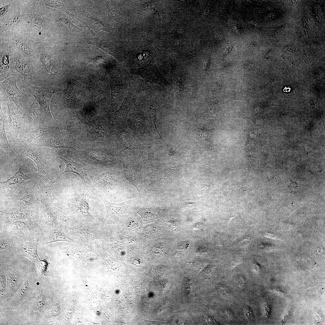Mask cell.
<instances>
[{
  "label": "cell",
  "instance_id": "1",
  "mask_svg": "<svg viewBox=\"0 0 325 325\" xmlns=\"http://www.w3.org/2000/svg\"><path fill=\"white\" fill-rule=\"evenodd\" d=\"M16 82L14 77L7 78L1 82L0 90L7 101L14 102L23 114L30 106L26 104L25 94L18 88Z\"/></svg>",
  "mask_w": 325,
  "mask_h": 325
},
{
  "label": "cell",
  "instance_id": "2",
  "mask_svg": "<svg viewBox=\"0 0 325 325\" xmlns=\"http://www.w3.org/2000/svg\"><path fill=\"white\" fill-rule=\"evenodd\" d=\"M54 128L50 127H43L39 130L34 138L26 144L38 148L46 147L53 148L68 147L58 138Z\"/></svg>",
  "mask_w": 325,
  "mask_h": 325
},
{
  "label": "cell",
  "instance_id": "3",
  "mask_svg": "<svg viewBox=\"0 0 325 325\" xmlns=\"http://www.w3.org/2000/svg\"><path fill=\"white\" fill-rule=\"evenodd\" d=\"M38 103L34 101L23 114L24 129L40 127H48L47 119Z\"/></svg>",
  "mask_w": 325,
  "mask_h": 325
},
{
  "label": "cell",
  "instance_id": "4",
  "mask_svg": "<svg viewBox=\"0 0 325 325\" xmlns=\"http://www.w3.org/2000/svg\"><path fill=\"white\" fill-rule=\"evenodd\" d=\"M27 89L28 91L32 94L37 100L47 119L54 121L50 109L51 99L53 94L60 91V90L52 88L35 86L29 87Z\"/></svg>",
  "mask_w": 325,
  "mask_h": 325
},
{
  "label": "cell",
  "instance_id": "5",
  "mask_svg": "<svg viewBox=\"0 0 325 325\" xmlns=\"http://www.w3.org/2000/svg\"><path fill=\"white\" fill-rule=\"evenodd\" d=\"M35 175L28 171L25 166L22 165L13 176L7 181L0 182L1 188L6 196H12L22 183L34 177Z\"/></svg>",
  "mask_w": 325,
  "mask_h": 325
},
{
  "label": "cell",
  "instance_id": "6",
  "mask_svg": "<svg viewBox=\"0 0 325 325\" xmlns=\"http://www.w3.org/2000/svg\"><path fill=\"white\" fill-rule=\"evenodd\" d=\"M21 154L27 156L36 163L38 169L37 175L40 177L47 184L51 186L53 182L49 176V170L40 159L37 148L28 144L22 143Z\"/></svg>",
  "mask_w": 325,
  "mask_h": 325
},
{
  "label": "cell",
  "instance_id": "7",
  "mask_svg": "<svg viewBox=\"0 0 325 325\" xmlns=\"http://www.w3.org/2000/svg\"><path fill=\"white\" fill-rule=\"evenodd\" d=\"M9 127L14 136L17 138L24 129L23 113L13 102L7 101Z\"/></svg>",
  "mask_w": 325,
  "mask_h": 325
},
{
  "label": "cell",
  "instance_id": "8",
  "mask_svg": "<svg viewBox=\"0 0 325 325\" xmlns=\"http://www.w3.org/2000/svg\"><path fill=\"white\" fill-rule=\"evenodd\" d=\"M58 158L62 160L65 162V168L62 173L53 182V184L62 175L68 172H72L76 174L83 182L88 184H90V181L86 172L83 167V163L78 158L70 157L67 155H63Z\"/></svg>",
  "mask_w": 325,
  "mask_h": 325
},
{
  "label": "cell",
  "instance_id": "9",
  "mask_svg": "<svg viewBox=\"0 0 325 325\" xmlns=\"http://www.w3.org/2000/svg\"><path fill=\"white\" fill-rule=\"evenodd\" d=\"M133 74L139 76L150 83H156L165 90L169 83L156 69L150 67H143L135 71Z\"/></svg>",
  "mask_w": 325,
  "mask_h": 325
},
{
  "label": "cell",
  "instance_id": "10",
  "mask_svg": "<svg viewBox=\"0 0 325 325\" xmlns=\"http://www.w3.org/2000/svg\"><path fill=\"white\" fill-rule=\"evenodd\" d=\"M5 118L0 106V148L5 151L8 158L14 159L17 155L13 150L6 135L5 128Z\"/></svg>",
  "mask_w": 325,
  "mask_h": 325
},
{
  "label": "cell",
  "instance_id": "11",
  "mask_svg": "<svg viewBox=\"0 0 325 325\" xmlns=\"http://www.w3.org/2000/svg\"><path fill=\"white\" fill-rule=\"evenodd\" d=\"M103 201L106 210V218L118 216L120 215L125 209L135 200H132L119 203H114L109 202L104 197L99 196Z\"/></svg>",
  "mask_w": 325,
  "mask_h": 325
},
{
  "label": "cell",
  "instance_id": "12",
  "mask_svg": "<svg viewBox=\"0 0 325 325\" xmlns=\"http://www.w3.org/2000/svg\"><path fill=\"white\" fill-rule=\"evenodd\" d=\"M65 241L71 243H79L68 236L60 228L52 229L45 237L42 243L44 245L53 242Z\"/></svg>",
  "mask_w": 325,
  "mask_h": 325
},
{
  "label": "cell",
  "instance_id": "13",
  "mask_svg": "<svg viewBox=\"0 0 325 325\" xmlns=\"http://www.w3.org/2000/svg\"><path fill=\"white\" fill-rule=\"evenodd\" d=\"M38 243L36 239L30 242H24L21 247L23 255L33 261H37L39 259L37 252Z\"/></svg>",
  "mask_w": 325,
  "mask_h": 325
},
{
  "label": "cell",
  "instance_id": "14",
  "mask_svg": "<svg viewBox=\"0 0 325 325\" xmlns=\"http://www.w3.org/2000/svg\"><path fill=\"white\" fill-rule=\"evenodd\" d=\"M77 19L84 23L93 34H94L93 31L97 32L106 30L105 27L99 20L91 16H85L83 18H78Z\"/></svg>",
  "mask_w": 325,
  "mask_h": 325
},
{
  "label": "cell",
  "instance_id": "15",
  "mask_svg": "<svg viewBox=\"0 0 325 325\" xmlns=\"http://www.w3.org/2000/svg\"><path fill=\"white\" fill-rule=\"evenodd\" d=\"M88 42L89 44L95 45L113 56L117 55V51L114 46L106 41L98 39H90Z\"/></svg>",
  "mask_w": 325,
  "mask_h": 325
},
{
  "label": "cell",
  "instance_id": "16",
  "mask_svg": "<svg viewBox=\"0 0 325 325\" xmlns=\"http://www.w3.org/2000/svg\"><path fill=\"white\" fill-rule=\"evenodd\" d=\"M2 215L7 221L19 220L26 218L28 213L25 211H18L12 212H5L1 211Z\"/></svg>",
  "mask_w": 325,
  "mask_h": 325
},
{
  "label": "cell",
  "instance_id": "17",
  "mask_svg": "<svg viewBox=\"0 0 325 325\" xmlns=\"http://www.w3.org/2000/svg\"><path fill=\"white\" fill-rule=\"evenodd\" d=\"M16 70L20 73L25 79L33 77V75L28 65L23 61H18L16 63Z\"/></svg>",
  "mask_w": 325,
  "mask_h": 325
},
{
  "label": "cell",
  "instance_id": "18",
  "mask_svg": "<svg viewBox=\"0 0 325 325\" xmlns=\"http://www.w3.org/2000/svg\"><path fill=\"white\" fill-rule=\"evenodd\" d=\"M87 193L79 200L77 205V209L82 214L87 216H91L89 212V206L86 200Z\"/></svg>",
  "mask_w": 325,
  "mask_h": 325
},
{
  "label": "cell",
  "instance_id": "19",
  "mask_svg": "<svg viewBox=\"0 0 325 325\" xmlns=\"http://www.w3.org/2000/svg\"><path fill=\"white\" fill-rule=\"evenodd\" d=\"M45 5L51 6L64 11L72 17L76 18L75 15L71 14L65 8L63 2L60 1H45L42 2Z\"/></svg>",
  "mask_w": 325,
  "mask_h": 325
},
{
  "label": "cell",
  "instance_id": "20",
  "mask_svg": "<svg viewBox=\"0 0 325 325\" xmlns=\"http://www.w3.org/2000/svg\"><path fill=\"white\" fill-rule=\"evenodd\" d=\"M42 61L46 68L49 72H55V70L56 69L54 67L48 58L44 57L42 58Z\"/></svg>",
  "mask_w": 325,
  "mask_h": 325
},
{
  "label": "cell",
  "instance_id": "21",
  "mask_svg": "<svg viewBox=\"0 0 325 325\" xmlns=\"http://www.w3.org/2000/svg\"><path fill=\"white\" fill-rule=\"evenodd\" d=\"M37 268L41 272H45L46 271L47 265V262L45 260H41L40 259L36 261Z\"/></svg>",
  "mask_w": 325,
  "mask_h": 325
},
{
  "label": "cell",
  "instance_id": "22",
  "mask_svg": "<svg viewBox=\"0 0 325 325\" xmlns=\"http://www.w3.org/2000/svg\"><path fill=\"white\" fill-rule=\"evenodd\" d=\"M244 316L246 319L249 320H252L253 319V314L251 308L248 306L245 307L243 309Z\"/></svg>",
  "mask_w": 325,
  "mask_h": 325
},
{
  "label": "cell",
  "instance_id": "23",
  "mask_svg": "<svg viewBox=\"0 0 325 325\" xmlns=\"http://www.w3.org/2000/svg\"><path fill=\"white\" fill-rule=\"evenodd\" d=\"M104 61V58L102 56H99L91 59L89 62L92 63L95 65L97 66L99 63L103 62Z\"/></svg>",
  "mask_w": 325,
  "mask_h": 325
},
{
  "label": "cell",
  "instance_id": "24",
  "mask_svg": "<svg viewBox=\"0 0 325 325\" xmlns=\"http://www.w3.org/2000/svg\"><path fill=\"white\" fill-rule=\"evenodd\" d=\"M264 309L265 314L267 317L268 316L270 312L269 306L267 305H265V306Z\"/></svg>",
  "mask_w": 325,
  "mask_h": 325
},
{
  "label": "cell",
  "instance_id": "25",
  "mask_svg": "<svg viewBox=\"0 0 325 325\" xmlns=\"http://www.w3.org/2000/svg\"><path fill=\"white\" fill-rule=\"evenodd\" d=\"M8 6H5L2 8L0 9V15H3L6 12Z\"/></svg>",
  "mask_w": 325,
  "mask_h": 325
},
{
  "label": "cell",
  "instance_id": "26",
  "mask_svg": "<svg viewBox=\"0 0 325 325\" xmlns=\"http://www.w3.org/2000/svg\"><path fill=\"white\" fill-rule=\"evenodd\" d=\"M248 23L249 24L255 27H258L260 26L258 23L254 21L250 20L248 22Z\"/></svg>",
  "mask_w": 325,
  "mask_h": 325
},
{
  "label": "cell",
  "instance_id": "27",
  "mask_svg": "<svg viewBox=\"0 0 325 325\" xmlns=\"http://www.w3.org/2000/svg\"><path fill=\"white\" fill-rule=\"evenodd\" d=\"M232 47V45L228 46L225 50V52L226 54L228 53L231 50Z\"/></svg>",
  "mask_w": 325,
  "mask_h": 325
}]
</instances>
